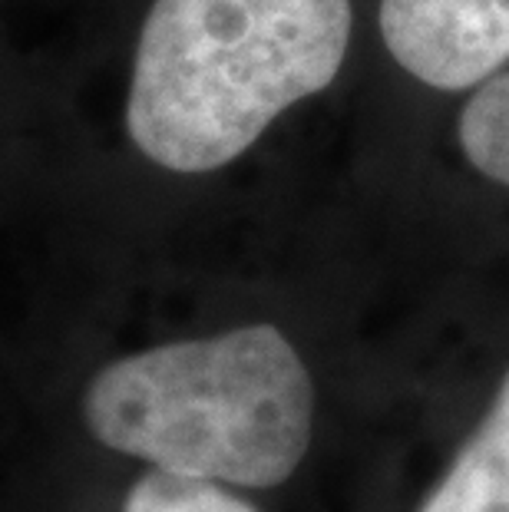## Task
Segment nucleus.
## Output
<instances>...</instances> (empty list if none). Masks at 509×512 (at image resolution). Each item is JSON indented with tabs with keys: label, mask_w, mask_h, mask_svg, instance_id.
Returning a JSON list of instances; mask_svg holds the SVG:
<instances>
[{
	"label": "nucleus",
	"mask_w": 509,
	"mask_h": 512,
	"mask_svg": "<svg viewBox=\"0 0 509 512\" xmlns=\"http://www.w3.org/2000/svg\"><path fill=\"white\" fill-rule=\"evenodd\" d=\"M351 24V0H156L136 43L129 139L182 176L229 166L338 80Z\"/></svg>",
	"instance_id": "f257e3e1"
},
{
	"label": "nucleus",
	"mask_w": 509,
	"mask_h": 512,
	"mask_svg": "<svg viewBox=\"0 0 509 512\" xmlns=\"http://www.w3.org/2000/svg\"><path fill=\"white\" fill-rule=\"evenodd\" d=\"M96 440L156 470L268 489L305 460L314 384L275 324L119 357L90 380Z\"/></svg>",
	"instance_id": "f03ea898"
},
{
	"label": "nucleus",
	"mask_w": 509,
	"mask_h": 512,
	"mask_svg": "<svg viewBox=\"0 0 509 512\" xmlns=\"http://www.w3.org/2000/svg\"><path fill=\"white\" fill-rule=\"evenodd\" d=\"M391 57L433 90H467L509 60V0H381Z\"/></svg>",
	"instance_id": "7ed1b4c3"
},
{
	"label": "nucleus",
	"mask_w": 509,
	"mask_h": 512,
	"mask_svg": "<svg viewBox=\"0 0 509 512\" xmlns=\"http://www.w3.org/2000/svg\"><path fill=\"white\" fill-rule=\"evenodd\" d=\"M420 512H509V374Z\"/></svg>",
	"instance_id": "20e7f679"
},
{
	"label": "nucleus",
	"mask_w": 509,
	"mask_h": 512,
	"mask_svg": "<svg viewBox=\"0 0 509 512\" xmlns=\"http://www.w3.org/2000/svg\"><path fill=\"white\" fill-rule=\"evenodd\" d=\"M457 139L470 166L509 189V70L476 83L457 119Z\"/></svg>",
	"instance_id": "39448f33"
},
{
	"label": "nucleus",
	"mask_w": 509,
	"mask_h": 512,
	"mask_svg": "<svg viewBox=\"0 0 509 512\" xmlns=\"http://www.w3.org/2000/svg\"><path fill=\"white\" fill-rule=\"evenodd\" d=\"M123 512H258L215 479L153 470L129 489Z\"/></svg>",
	"instance_id": "423d86ee"
}]
</instances>
